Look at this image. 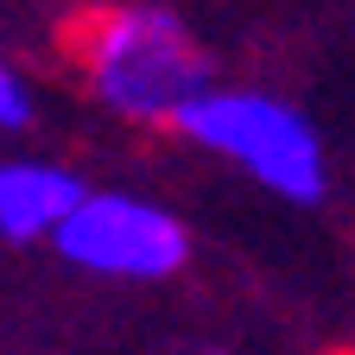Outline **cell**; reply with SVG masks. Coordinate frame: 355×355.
<instances>
[{
	"label": "cell",
	"mask_w": 355,
	"mask_h": 355,
	"mask_svg": "<svg viewBox=\"0 0 355 355\" xmlns=\"http://www.w3.org/2000/svg\"><path fill=\"white\" fill-rule=\"evenodd\" d=\"M89 197L83 178H70L64 165H38V159H0V235L7 241H44L76 216V203Z\"/></svg>",
	"instance_id": "cell-4"
},
{
	"label": "cell",
	"mask_w": 355,
	"mask_h": 355,
	"mask_svg": "<svg viewBox=\"0 0 355 355\" xmlns=\"http://www.w3.org/2000/svg\"><path fill=\"white\" fill-rule=\"evenodd\" d=\"M58 254L102 279H165L184 266L191 235L171 209L127 197V191H89L76 216L58 229Z\"/></svg>",
	"instance_id": "cell-3"
},
{
	"label": "cell",
	"mask_w": 355,
	"mask_h": 355,
	"mask_svg": "<svg viewBox=\"0 0 355 355\" xmlns=\"http://www.w3.org/2000/svg\"><path fill=\"white\" fill-rule=\"evenodd\" d=\"M32 121V89L19 83V70L0 58V127H26Z\"/></svg>",
	"instance_id": "cell-5"
},
{
	"label": "cell",
	"mask_w": 355,
	"mask_h": 355,
	"mask_svg": "<svg viewBox=\"0 0 355 355\" xmlns=\"http://www.w3.org/2000/svg\"><path fill=\"white\" fill-rule=\"evenodd\" d=\"M178 133L235 159L241 171H254L266 191H279L292 203L324 197V146L311 121L273 96H260V89H209L197 108H184Z\"/></svg>",
	"instance_id": "cell-2"
},
{
	"label": "cell",
	"mask_w": 355,
	"mask_h": 355,
	"mask_svg": "<svg viewBox=\"0 0 355 355\" xmlns=\"http://www.w3.org/2000/svg\"><path fill=\"white\" fill-rule=\"evenodd\" d=\"M70 51L96 102L140 127H178L184 108L209 96L197 38L159 7H102L70 32Z\"/></svg>",
	"instance_id": "cell-1"
}]
</instances>
